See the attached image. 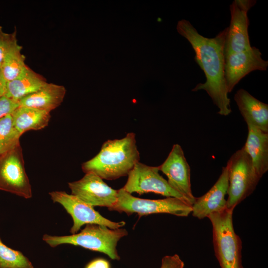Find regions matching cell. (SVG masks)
Segmentation results:
<instances>
[{
    "instance_id": "6da1fadb",
    "label": "cell",
    "mask_w": 268,
    "mask_h": 268,
    "mask_svg": "<svg viewBox=\"0 0 268 268\" xmlns=\"http://www.w3.org/2000/svg\"><path fill=\"white\" fill-rule=\"evenodd\" d=\"M176 28L179 34L191 44L195 53V60L206 78L205 82L198 84L192 91L204 90L218 109V114L228 116L232 110L224 72V48L227 27L213 38L201 35L186 19L179 20Z\"/></svg>"
},
{
    "instance_id": "7a4b0ae2",
    "label": "cell",
    "mask_w": 268,
    "mask_h": 268,
    "mask_svg": "<svg viewBox=\"0 0 268 268\" xmlns=\"http://www.w3.org/2000/svg\"><path fill=\"white\" fill-rule=\"evenodd\" d=\"M139 159L135 134L129 133L122 138L105 141L98 154L83 163L81 168L85 173L113 180L128 176Z\"/></svg>"
},
{
    "instance_id": "3957f363",
    "label": "cell",
    "mask_w": 268,
    "mask_h": 268,
    "mask_svg": "<svg viewBox=\"0 0 268 268\" xmlns=\"http://www.w3.org/2000/svg\"><path fill=\"white\" fill-rule=\"evenodd\" d=\"M128 235L124 228L112 229L95 224H86L80 232L67 236H52L47 234L42 240L52 247L68 244L103 253L112 260H120L117 246L119 240Z\"/></svg>"
},
{
    "instance_id": "277c9868",
    "label": "cell",
    "mask_w": 268,
    "mask_h": 268,
    "mask_svg": "<svg viewBox=\"0 0 268 268\" xmlns=\"http://www.w3.org/2000/svg\"><path fill=\"white\" fill-rule=\"evenodd\" d=\"M233 210L226 208L207 217L212 226L214 255L221 268H244L242 242L234 231Z\"/></svg>"
},
{
    "instance_id": "5b68a950",
    "label": "cell",
    "mask_w": 268,
    "mask_h": 268,
    "mask_svg": "<svg viewBox=\"0 0 268 268\" xmlns=\"http://www.w3.org/2000/svg\"><path fill=\"white\" fill-rule=\"evenodd\" d=\"M226 165L228 168L226 207L234 210L238 204L253 193L260 178L244 146L232 155Z\"/></svg>"
},
{
    "instance_id": "8992f818",
    "label": "cell",
    "mask_w": 268,
    "mask_h": 268,
    "mask_svg": "<svg viewBox=\"0 0 268 268\" xmlns=\"http://www.w3.org/2000/svg\"><path fill=\"white\" fill-rule=\"evenodd\" d=\"M109 210L124 212L128 215L136 213L139 216L157 213H168L181 217L192 213V206L174 197L149 200L133 196L123 188L118 190L117 201Z\"/></svg>"
},
{
    "instance_id": "52a82bcc",
    "label": "cell",
    "mask_w": 268,
    "mask_h": 268,
    "mask_svg": "<svg viewBox=\"0 0 268 268\" xmlns=\"http://www.w3.org/2000/svg\"><path fill=\"white\" fill-rule=\"evenodd\" d=\"M0 190L25 199L32 197V189L25 171L20 145L0 155Z\"/></svg>"
},
{
    "instance_id": "ba28073f",
    "label": "cell",
    "mask_w": 268,
    "mask_h": 268,
    "mask_svg": "<svg viewBox=\"0 0 268 268\" xmlns=\"http://www.w3.org/2000/svg\"><path fill=\"white\" fill-rule=\"evenodd\" d=\"M49 195L54 202L61 204L71 216L73 225L70 233L72 234L77 233L84 224H98L112 229L122 228L126 224L124 221L114 222L108 219L95 210L92 205L64 191L51 192Z\"/></svg>"
},
{
    "instance_id": "9c48e42d",
    "label": "cell",
    "mask_w": 268,
    "mask_h": 268,
    "mask_svg": "<svg viewBox=\"0 0 268 268\" xmlns=\"http://www.w3.org/2000/svg\"><path fill=\"white\" fill-rule=\"evenodd\" d=\"M159 171L158 166H148L139 161L129 173L127 181L122 188L131 194L136 193L141 195L154 193L166 197L176 198L187 202L184 197L160 175Z\"/></svg>"
},
{
    "instance_id": "30bf717a",
    "label": "cell",
    "mask_w": 268,
    "mask_h": 268,
    "mask_svg": "<svg viewBox=\"0 0 268 268\" xmlns=\"http://www.w3.org/2000/svg\"><path fill=\"white\" fill-rule=\"evenodd\" d=\"M255 0H234L230 5L231 19L227 27L224 57L251 48L248 34V12L255 5Z\"/></svg>"
},
{
    "instance_id": "8fae6325",
    "label": "cell",
    "mask_w": 268,
    "mask_h": 268,
    "mask_svg": "<svg viewBox=\"0 0 268 268\" xmlns=\"http://www.w3.org/2000/svg\"><path fill=\"white\" fill-rule=\"evenodd\" d=\"M159 171L167 177L169 185L192 205L196 197L192 192L191 169L184 151L179 144H175L164 162L158 166Z\"/></svg>"
},
{
    "instance_id": "7c38bea8",
    "label": "cell",
    "mask_w": 268,
    "mask_h": 268,
    "mask_svg": "<svg viewBox=\"0 0 268 268\" xmlns=\"http://www.w3.org/2000/svg\"><path fill=\"white\" fill-rule=\"evenodd\" d=\"M71 195L92 206L112 208L117 201L118 190L113 189L93 173H87L80 180L69 182Z\"/></svg>"
},
{
    "instance_id": "4fadbf2b",
    "label": "cell",
    "mask_w": 268,
    "mask_h": 268,
    "mask_svg": "<svg viewBox=\"0 0 268 268\" xmlns=\"http://www.w3.org/2000/svg\"><path fill=\"white\" fill-rule=\"evenodd\" d=\"M268 61L264 60L260 50L255 47L233 53L224 57V78L228 93L246 75L255 70L265 71Z\"/></svg>"
},
{
    "instance_id": "5bb4252c",
    "label": "cell",
    "mask_w": 268,
    "mask_h": 268,
    "mask_svg": "<svg viewBox=\"0 0 268 268\" xmlns=\"http://www.w3.org/2000/svg\"><path fill=\"white\" fill-rule=\"evenodd\" d=\"M228 187V168L226 165L222 167L220 176L210 189L203 196L196 198L192 205L193 216L201 219L226 209L225 196Z\"/></svg>"
},
{
    "instance_id": "9a60e30c",
    "label": "cell",
    "mask_w": 268,
    "mask_h": 268,
    "mask_svg": "<svg viewBox=\"0 0 268 268\" xmlns=\"http://www.w3.org/2000/svg\"><path fill=\"white\" fill-rule=\"evenodd\" d=\"M246 123L268 133V105L260 101L244 89L238 90L234 96Z\"/></svg>"
},
{
    "instance_id": "2e32d148",
    "label": "cell",
    "mask_w": 268,
    "mask_h": 268,
    "mask_svg": "<svg viewBox=\"0 0 268 268\" xmlns=\"http://www.w3.org/2000/svg\"><path fill=\"white\" fill-rule=\"evenodd\" d=\"M248 133L243 146L261 179L268 170V133L251 124H247Z\"/></svg>"
},
{
    "instance_id": "e0dca14e",
    "label": "cell",
    "mask_w": 268,
    "mask_h": 268,
    "mask_svg": "<svg viewBox=\"0 0 268 268\" xmlns=\"http://www.w3.org/2000/svg\"><path fill=\"white\" fill-rule=\"evenodd\" d=\"M66 94L63 86L47 83L37 91L20 99L19 106L34 108L50 113L63 102Z\"/></svg>"
},
{
    "instance_id": "ac0fdd59",
    "label": "cell",
    "mask_w": 268,
    "mask_h": 268,
    "mask_svg": "<svg viewBox=\"0 0 268 268\" xmlns=\"http://www.w3.org/2000/svg\"><path fill=\"white\" fill-rule=\"evenodd\" d=\"M47 83L46 79L27 66L16 78L7 82L4 96L18 102Z\"/></svg>"
},
{
    "instance_id": "d6986e66",
    "label": "cell",
    "mask_w": 268,
    "mask_h": 268,
    "mask_svg": "<svg viewBox=\"0 0 268 268\" xmlns=\"http://www.w3.org/2000/svg\"><path fill=\"white\" fill-rule=\"evenodd\" d=\"M11 115L14 127L21 135L28 131L45 128L51 118L49 112L26 106H19Z\"/></svg>"
},
{
    "instance_id": "ffe728a7",
    "label": "cell",
    "mask_w": 268,
    "mask_h": 268,
    "mask_svg": "<svg viewBox=\"0 0 268 268\" xmlns=\"http://www.w3.org/2000/svg\"><path fill=\"white\" fill-rule=\"evenodd\" d=\"M22 47L14 44L5 54L0 68L7 82L18 77L27 66L25 63V57L22 54Z\"/></svg>"
},
{
    "instance_id": "44dd1931",
    "label": "cell",
    "mask_w": 268,
    "mask_h": 268,
    "mask_svg": "<svg viewBox=\"0 0 268 268\" xmlns=\"http://www.w3.org/2000/svg\"><path fill=\"white\" fill-rule=\"evenodd\" d=\"M21 134L15 129L11 114L0 119V155L20 145Z\"/></svg>"
},
{
    "instance_id": "7402d4cb",
    "label": "cell",
    "mask_w": 268,
    "mask_h": 268,
    "mask_svg": "<svg viewBox=\"0 0 268 268\" xmlns=\"http://www.w3.org/2000/svg\"><path fill=\"white\" fill-rule=\"evenodd\" d=\"M0 268H34V267L21 252L8 247L0 238Z\"/></svg>"
},
{
    "instance_id": "603a6c76",
    "label": "cell",
    "mask_w": 268,
    "mask_h": 268,
    "mask_svg": "<svg viewBox=\"0 0 268 268\" xmlns=\"http://www.w3.org/2000/svg\"><path fill=\"white\" fill-rule=\"evenodd\" d=\"M17 42L16 30L11 33H5L0 26V67L6 53Z\"/></svg>"
},
{
    "instance_id": "cb8c5ba5",
    "label": "cell",
    "mask_w": 268,
    "mask_h": 268,
    "mask_svg": "<svg viewBox=\"0 0 268 268\" xmlns=\"http://www.w3.org/2000/svg\"><path fill=\"white\" fill-rule=\"evenodd\" d=\"M19 106L18 102L5 96L0 98V119L3 117L11 114Z\"/></svg>"
},
{
    "instance_id": "d4e9b609",
    "label": "cell",
    "mask_w": 268,
    "mask_h": 268,
    "mask_svg": "<svg viewBox=\"0 0 268 268\" xmlns=\"http://www.w3.org/2000/svg\"><path fill=\"white\" fill-rule=\"evenodd\" d=\"M184 263L179 256L175 254L164 256L162 259L160 268H184Z\"/></svg>"
},
{
    "instance_id": "484cf974",
    "label": "cell",
    "mask_w": 268,
    "mask_h": 268,
    "mask_svg": "<svg viewBox=\"0 0 268 268\" xmlns=\"http://www.w3.org/2000/svg\"><path fill=\"white\" fill-rule=\"evenodd\" d=\"M109 262L105 259L97 258L89 262L85 268H110Z\"/></svg>"
},
{
    "instance_id": "4316f807",
    "label": "cell",
    "mask_w": 268,
    "mask_h": 268,
    "mask_svg": "<svg viewBox=\"0 0 268 268\" xmlns=\"http://www.w3.org/2000/svg\"><path fill=\"white\" fill-rule=\"evenodd\" d=\"M7 81H6L1 68L0 67V98L4 95L6 87Z\"/></svg>"
}]
</instances>
